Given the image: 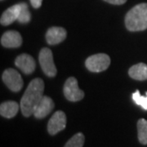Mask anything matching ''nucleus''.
<instances>
[{
  "mask_svg": "<svg viewBox=\"0 0 147 147\" xmlns=\"http://www.w3.org/2000/svg\"><path fill=\"white\" fill-rule=\"evenodd\" d=\"M44 91L42 79H34L28 85L21 100V110L23 115L30 117L34 115L39 101L42 100Z\"/></svg>",
  "mask_w": 147,
  "mask_h": 147,
  "instance_id": "obj_1",
  "label": "nucleus"
},
{
  "mask_svg": "<svg viewBox=\"0 0 147 147\" xmlns=\"http://www.w3.org/2000/svg\"><path fill=\"white\" fill-rule=\"evenodd\" d=\"M125 26L129 31H142L147 29V3L133 7L125 16Z\"/></svg>",
  "mask_w": 147,
  "mask_h": 147,
  "instance_id": "obj_2",
  "label": "nucleus"
},
{
  "mask_svg": "<svg viewBox=\"0 0 147 147\" xmlns=\"http://www.w3.org/2000/svg\"><path fill=\"white\" fill-rule=\"evenodd\" d=\"M86 67L91 72H102L110 66V58L105 53H98L92 55L85 61Z\"/></svg>",
  "mask_w": 147,
  "mask_h": 147,
  "instance_id": "obj_3",
  "label": "nucleus"
},
{
  "mask_svg": "<svg viewBox=\"0 0 147 147\" xmlns=\"http://www.w3.org/2000/svg\"><path fill=\"white\" fill-rule=\"evenodd\" d=\"M38 61L41 65L42 71L48 77H54L57 75V70L53 61V56L52 51L47 48L43 47L39 53Z\"/></svg>",
  "mask_w": 147,
  "mask_h": 147,
  "instance_id": "obj_4",
  "label": "nucleus"
},
{
  "mask_svg": "<svg viewBox=\"0 0 147 147\" xmlns=\"http://www.w3.org/2000/svg\"><path fill=\"white\" fill-rule=\"evenodd\" d=\"M2 79L7 87L12 92H17L23 87V80L21 75L14 69H7L3 74Z\"/></svg>",
  "mask_w": 147,
  "mask_h": 147,
  "instance_id": "obj_5",
  "label": "nucleus"
},
{
  "mask_svg": "<svg viewBox=\"0 0 147 147\" xmlns=\"http://www.w3.org/2000/svg\"><path fill=\"white\" fill-rule=\"evenodd\" d=\"M64 95L69 101H79L84 96V91L79 89L78 81L74 77L69 78L64 85Z\"/></svg>",
  "mask_w": 147,
  "mask_h": 147,
  "instance_id": "obj_6",
  "label": "nucleus"
},
{
  "mask_svg": "<svg viewBox=\"0 0 147 147\" xmlns=\"http://www.w3.org/2000/svg\"><path fill=\"white\" fill-rule=\"evenodd\" d=\"M66 126V115L63 111L58 110L54 113L47 124V131L51 135H56L62 131Z\"/></svg>",
  "mask_w": 147,
  "mask_h": 147,
  "instance_id": "obj_7",
  "label": "nucleus"
},
{
  "mask_svg": "<svg viewBox=\"0 0 147 147\" xmlns=\"http://www.w3.org/2000/svg\"><path fill=\"white\" fill-rule=\"evenodd\" d=\"M15 65L17 68L20 69L23 73L26 74H30L35 69L34 59L26 53L19 55L16 58Z\"/></svg>",
  "mask_w": 147,
  "mask_h": 147,
  "instance_id": "obj_8",
  "label": "nucleus"
},
{
  "mask_svg": "<svg viewBox=\"0 0 147 147\" xmlns=\"http://www.w3.org/2000/svg\"><path fill=\"white\" fill-rule=\"evenodd\" d=\"M54 102L47 96H43L42 100L39 101L36 109L34 112V115L37 119H43L48 115L54 108Z\"/></svg>",
  "mask_w": 147,
  "mask_h": 147,
  "instance_id": "obj_9",
  "label": "nucleus"
},
{
  "mask_svg": "<svg viewBox=\"0 0 147 147\" xmlns=\"http://www.w3.org/2000/svg\"><path fill=\"white\" fill-rule=\"evenodd\" d=\"M67 32L62 27H51L46 33V40L50 45H56L64 41Z\"/></svg>",
  "mask_w": 147,
  "mask_h": 147,
  "instance_id": "obj_10",
  "label": "nucleus"
},
{
  "mask_svg": "<svg viewBox=\"0 0 147 147\" xmlns=\"http://www.w3.org/2000/svg\"><path fill=\"white\" fill-rule=\"evenodd\" d=\"M1 44L5 47H19L22 44V37L16 30L7 31L1 38Z\"/></svg>",
  "mask_w": 147,
  "mask_h": 147,
  "instance_id": "obj_11",
  "label": "nucleus"
},
{
  "mask_svg": "<svg viewBox=\"0 0 147 147\" xmlns=\"http://www.w3.org/2000/svg\"><path fill=\"white\" fill-rule=\"evenodd\" d=\"M21 10V3L11 6L2 14L0 23L3 26H9L18 20Z\"/></svg>",
  "mask_w": 147,
  "mask_h": 147,
  "instance_id": "obj_12",
  "label": "nucleus"
},
{
  "mask_svg": "<svg viewBox=\"0 0 147 147\" xmlns=\"http://www.w3.org/2000/svg\"><path fill=\"white\" fill-rule=\"evenodd\" d=\"M19 110V105L16 101H5L0 105L1 115L7 119H11L15 117Z\"/></svg>",
  "mask_w": 147,
  "mask_h": 147,
  "instance_id": "obj_13",
  "label": "nucleus"
},
{
  "mask_svg": "<svg viewBox=\"0 0 147 147\" xmlns=\"http://www.w3.org/2000/svg\"><path fill=\"white\" fill-rule=\"evenodd\" d=\"M128 74L131 79L136 80H146L147 65L145 63H138L132 65L128 70Z\"/></svg>",
  "mask_w": 147,
  "mask_h": 147,
  "instance_id": "obj_14",
  "label": "nucleus"
},
{
  "mask_svg": "<svg viewBox=\"0 0 147 147\" xmlns=\"http://www.w3.org/2000/svg\"><path fill=\"white\" fill-rule=\"evenodd\" d=\"M138 140L142 145L147 144V120L145 119H140L137 122Z\"/></svg>",
  "mask_w": 147,
  "mask_h": 147,
  "instance_id": "obj_15",
  "label": "nucleus"
},
{
  "mask_svg": "<svg viewBox=\"0 0 147 147\" xmlns=\"http://www.w3.org/2000/svg\"><path fill=\"white\" fill-rule=\"evenodd\" d=\"M85 137L81 132L75 134L66 142L65 147H83L84 146Z\"/></svg>",
  "mask_w": 147,
  "mask_h": 147,
  "instance_id": "obj_16",
  "label": "nucleus"
},
{
  "mask_svg": "<svg viewBox=\"0 0 147 147\" xmlns=\"http://www.w3.org/2000/svg\"><path fill=\"white\" fill-rule=\"evenodd\" d=\"M30 12L29 11V7L28 5L26 3H21V13H20V16L18 17V20L21 24H26L29 21H30Z\"/></svg>",
  "mask_w": 147,
  "mask_h": 147,
  "instance_id": "obj_17",
  "label": "nucleus"
},
{
  "mask_svg": "<svg viewBox=\"0 0 147 147\" xmlns=\"http://www.w3.org/2000/svg\"><path fill=\"white\" fill-rule=\"evenodd\" d=\"M132 99L137 105L142 106L145 110H147V92H146V96H142L140 92L137 90L132 94Z\"/></svg>",
  "mask_w": 147,
  "mask_h": 147,
  "instance_id": "obj_18",
  "label": "nucleus"
},
{
  "mask_svg": "<svg viewBox=\"0 0 147 147\" xmlns=\"http://www.w3.org/2000/svg\"><path fill=\"white\" fill-rule=\"evenodd\" d=\"M104 1L111 4H115V5H121L127 2V0H104Z\"/></svg>",
  "mask_w": 147,
  "mask_h": 147,
  "instance_id": "obj_19",
  "label": "nucleus"
},
{
  "mask_svg": "<svg viewBox=\"0 0 147 147\" xmlns=\"http://www.w3.org/2000/svg\"><path fill=\"white\" fill-rule=\"evenodd\" d=\"M31 5L34 8H39L42 3V0H30Z\"/></svg>",
  "mask_w": 147,
  "mask_h": 147,
  "instance_id": "obj_20",
  "label": "nucleus"
}]
</instances>
